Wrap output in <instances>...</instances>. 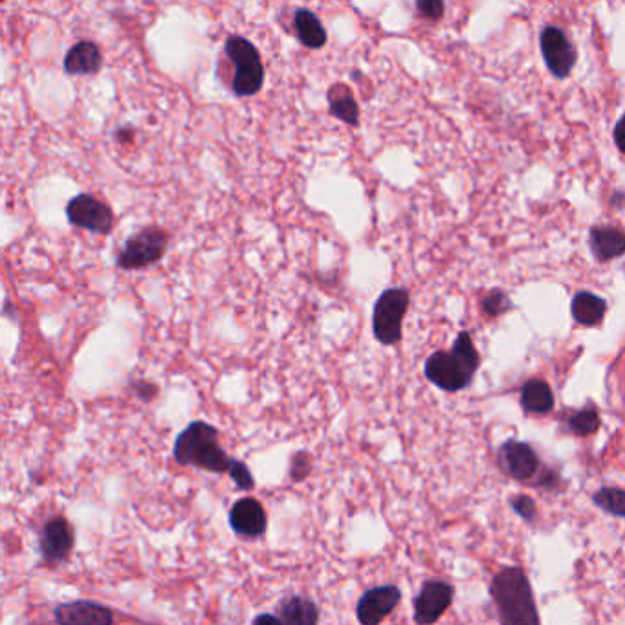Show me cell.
Returning a JSON list of instances; mask_svg holds the SVG:
<instances>
[{
	"instance_id": "cell-7",
	"label": "cell",
	"mask_w": 625,
	"mask_h": 625,
	"mask_svg": "<svg viewBox=\"0 0 625 625\" xmlns=\"http://www.w3.org/2000/svg\"><path fill=\"white\" fill-rule=\"evenodd\" d=\"M66 218L72 226L100 235H109L114 228L112 209L105 202L86 193H81L68 202Z\"/></svg>"
},
{
	"instance_id": "cell-4",
	"label": "cell",
	"mask_w": 625,
	"mask_h": 625,
	"mask_svg": "<svg viewBox=\"0 0 625 625\" xmlns=\"http://www.w3.org/2000/svg\"><path fill=\"white\" fill-rule=\"evenodd\" d=\"M224 54L233 65L232 92L239 98L255 96L264 83V65L255 44L241 35H230L224 44Z\"/></svg>"
},
{
	"instance_id": "cell-24",
	"label": "cell",
	"mask_w": 625,
	"mask_h": 625,
	"mask_svg": "<svg viewBox=\"0 0 625 625\" xmlns=\"http://www.w3.org/2000/svg\"><path fill=\"white\" fill-rule=\"evenodd\" d=\"M486 310L489 312V314H499V312H503V310H506V306H508V299L503 295V294H492V295H489L488 299H486Z\"/></svg>"
},
{
	"instance_id": "cell-2",
	"label": "cell",
	"mask_w": 625,
	"mask_h": 625,
	"mask_svg": "<svg viewBox=\"0 0 625 625\" xmlns=\"http://www.w3.org/2000/svg\"><path fill=\"white\" fill-rule=\"evenodd\" d=\"M479 365V354L468 332H461L452 352L438 350L426 362V376L444 391L464 389Z\"/></svg>"
},
{
	"instance_id": "cell-6",
	"label": "cell",
	"mask_w": 625,
	"mask_h": 625,
	"mask_svg": "<svg viewBox=\"0 0 625 625\" xmlns=\"http://www.w3.org/2000/svg\"><path fill=\"white\" fill-rule=\"evenodd\" d=\"M169 244V233L160 228H145L132 235L121 248L116 264L121 270H142L145 266L158 262Z\"/></svg>"
},
{
	"instance_id": "cell-8",
	"label": "cell",
	"mask_w": 625,
	"mask_h": 625,
	"mask_svg": "<svg viewBox=\"0 0 625 625\" xmlns=\"http://www.w3.org/2000/svg\"><path fill=\"white\" fill-rule=\"evenodd\" d=\"M74 547V530L63 515L50 517L44 523L39 535V552L44 561L61 563L65 561Z\"/></svg>"
},
{
	"instance_id": "cell-12",
	"label": "cell",
	"mask_w": 625,
	"mask_h": 625,
	"mask_svg": "<svg viewBox=\"0 0 625 625\" xmlns=\"http://www.w3.org/2000/svg\"><path fill=\"white\" fill-rule=\"evenodd\" d=\"M54 618L59 625H112L114 621L109 607L84 600L61 603L56 607Z\"/></svg>"
},
{
	"instance_id": "cell-1",
	"label": "cell",
	"mask_w": 625,
	"mask_h": 625,
	"mask_svg": "<svg viewBox=\"0 0 625 625\" xmlns=\"http://www.w3.org/2000/svg\"><path fill=\"white\" fill-rule=\"evenodd\" d=\"M174 461L180 466H195L211 473H228L232 480L246 492L255 482L250 470L226 455L218 444V431L207 422H191L174 440Z\"/></svg>"
},
{
	"instance_id": "cell-10",
	"label": "cell",
	"mask_w": 625,
	"mask_h": 625,
	"mask_svg": "<svg viewBox=\"0 0 625 625\" xmlns=\"http://www.w3.org/2000/svg\"><path fill=\"white\" fill-rule=\"evenodd\" d=\"M453 600L452 585L444 582H429L422 587L418 598L415 600V621L418 625L435 623Z\"/></svg>"
},
{
	"instance_id": "cell-28",
	"label": "cell",
	"mask_w": 625,
	"mask_h": 625,
	"mask_svg": "<svg viewBox=\"0 0 625 625\" xmlns=\"http://www.w3.org/2000/svg\"><path fill=\"white\" fill-rule=\"evenodd\" d=\"M251 625H283L281 620L274 614H259Z\"/></svg>"
},
{
	"instance_id": "cell-26",
	"label": "cell",
	"mask_w": 625,
	"mask_h": 625,
	"mask_svg": "<svg viewBox=\"0 0 625 625\" xmlns=\"http://www.w3.org/2000/svg\"><path fill=\"white\" fill-rule=\"evenodd\" d=\"M514 508L517 514H521L523 517L526 519H532V514H533V503L528 499V497H519L514 501Z\"/></svg>"
},
{
	"instance_id": "cell-15",
	"label": "cell",
	"mask_w": 625,
	"mask_h": 625,
	"mask_svg": "<svg viewBox=\"0 0 625 625\" xmlns=\"http://www.w3.org/2000/svg\"><path fill=\"white\" fill-rule=\"evenodd\" d=\"M294 28L295 35L303 47L310 50H320L327 44V30L320 17L306 8L294 12Z\"/></svg>"
},
{
	"instance_id": "cell-3",
	"label": "cell",
	"mask_w": 625,
	"mask_h": 625,
	"mask_svg": "<svg viewBox=\"0 0 625 625\" xmlns=\"http://www.w3.org/2000/svg\"><path fill=\"white\" fill-rule=\"evenodd\" d=\"M492 594L503 625H540L532 589L521 568H505L496 576Z\"/></svg>"
},
{
	"instance_id": "cell-21",
	"label": "cell",
	"mask_w": 625,
	"mask_h": 625,
	"mask_svg": "<svg viewBox=\"0 0 625 625\" xmlns=\"http://www.w3.org/2000/svg\"><path fill=\"white\" fill-rule=\"evenodd\" d=\"M523 408L530 413H549L554 406V396L550 387L541 380H530L523 387L521 394Z\"/></svg>"
},
{
	"instance_id": "cell-17",
	"label": "cell",
	"mask_w": 625,
	"mask_h": 625,
	"mask_svg": "<svg viewBox=\"0 0 625 625\" xmlns=\"http://www.w3.org/2000/svg\"><path fill=\"white\" fill-rule=\"evenodd\" d=\"M327 100H329L330 112L338 119H341L343 123L352 125V127L360 123V107H358V103H356L352 91L347 84H343V83L332 84L327 92Z\"/></svg>"
},
{
	"instance_id": "cell-16",
	"label": "cell",
	"mask_w": 625,
	"mask_h": 625,
	"mask_svg": "<svg viewBox=\"0 0 625 625\" xmlns=\"http://www.w3.org/2000/svg\"><path fill=\"white\" fill-rule=\"evenodd\" d=\"M503 462L515 479H528L538 470V457L521 442H508L503 448Z\"/></svg>"
},
{
	"instance_id": "cell-23",
	"label": "cell",
	"mask_w": 625,
	"mask_h": 625,
	"mask_svg": "<svg viewBox=\"0 0 625 625\" xmlns=\"http://www.w3.org/2000/svg\"><path fill=\"white\" fill-rule=\"evenodd\" d=\"M568 427L576 433V435H591L600 427V417L596 409H585L579 411L577 415H574L568 422Z\"/></svg>"
},
{
	"instance_id": "cell-22",
	"label": "cell",
	"mask_w": 625,
	"mask_h": 625,
	"mask_svg": "<svg viewBox=\"0 0 625 625\" xmlns=\"http://www.w3.org/2000/svg\"><path fill=\"white\" fill-rule=\"evenodd\" d=\"M594 503L612 515L625 517V492L618 488H603L594 496Z\"/></svg>"
},
{
	"instance_id": "cell-11",
	"label": "cell",
	"mask_w": 625,
	"mask_h": 625,
	"mask_svg": "<svg viewBox=\"0 0 625 625\" xmlns=\"http://www.w3.org/2000/svg\"><path fill=\"white\" fill-rule=\"evenodd\" d=\"M400 602V591L394 585H383L367 591L362 600L358 602V620L362 625H378L382 623L392 609Z\"/></svg>"
},
{
	"instance_id": "cell-5",
	"label": "cell",
	"mask_w": 625,
	"mask_h": 625,
	"mask_svg": "<svg viewBox=\"0 0 625 625\" xmlns=\"http://www.w3.org/2000/svg\"><path fill=\"white\" fill-rule=\"evenodd\" d=\"M409 306V294L404 288L385 290L373 312V332L383 345H394L401 338V320Z\"/></svg>"
},
{
	"instance_id": "cell-19",
	"label": "cell",
	"mask_w": 625,
	"mask_h": 625,
	"mask_svg": "<svg viewBox=\"0 0 625 625\" xmlns=\"http://www.w3.org/2000/svg\"><path fill=\"white\" fill-rule=\"evenodd\" d=\"M591 248L598 260H611L625 253V233L614 228H594Z\"/></svg>"
},
{
	"instance_id": "cell-18",
	"label": "cell",
	"mask_w": 625,
	"mask_h": 625,
	"mask_svg": "<svg viewBox=\"0 0 625 625\" xmlns=\"http://www.w3.org/2000/svg\"><path fill=\"white\" fill-rule=\"evenodd\" d=\"M279 620L283 625H318L320 611L314 602L290 596L279 605Z\"/></svg>"
},
{
	"instance_id": "cell-14",
	"label": "cell",
	"mask_w": 625,
	"mask_h": 625,
	"mask_svg": "<svg viewBox=\"0 0 625 625\" xmlns=\"http://www.w3.org/2000/svg\"><path fill=\"white\" fill-rule=\"evenodd\" d=\"M65 72L70 75H92L103 66V56L96 42L79 40L65 57Z\"/></svg>"
},
{
	"instance_id": "cell-27",
	"label": "cell",
	"mask_w": 625,
	"mask_h": 625,
	"mask_svg": "<svg viewBox=\"0 0 625 625\" xmlns=\"http://www.w3.org/2000/svg\"><path fill=\"white\" fill-rule=\"evenodd\" d=\"M614 142L620 147V151L625 153V116L620 119V123L614 128Z\"/></svg>"
},
{
	"instance_id": "cell-13",
	"label": "cell",
	"mask_w": 625,
	"mask_h": 625,
	"mask_svg": "<svg viewBox=\"0 0 625 625\" xmlns=\"http://www.w3.org/2000/svg\"><path fill=\"white\" fill-rule=\"evenodd\" d=\"M230 524L242 538L257 540L266 532V512L259 501L241 499L230 510Z\"/></svg>"
},
{
	"instance_id": "cell-9",
	"label": "cell",
	"mask_w": 625,
	"mask_h": 625,
	"mask_svg": "<svg viewBox=\"0 0 625 625\" xmlns=\"http://www.w3.org/2000/svg\"><path fill=\"white\" fill-rule=\"evenodd\" d=\"M541 52L547 66L556 77H565L570 74L576 63V50L572 48V44L559 28L549 26L543 30Z\"/></svg>"
},
{
	"instance_id": "cell-25",
	"label": "cell",
	"mask_w": 625,
	"mask_h": 625,
	"mask_svg": "<svg viewBox=\"0 0 625 625\" xmlns=\"http://www.w3.org/2000/svg\"><path fill=\"white\" fill-rule=\"evenodd\" d=\"M418 12L429 19H438L444 12V4L442 3H433V0H427V3H418L417 4Z\"/></svg>"
},
{
	"instance_id": "cell-20",
	"label": "cell",
	"mask_w": 625,
	"mask_h": 625,
	"mask_svg": "<svg viewBox=\"0 0 625 625\" xmlns=\"http://www.w3.org/2000/svg\"><path fill=\"white\" fill-rule=\"evenodd\" d=\"M605 301L591 292H579L572 301V316L584 327L598 325L605 316Z\"/></svg>"
}]
</instances>
